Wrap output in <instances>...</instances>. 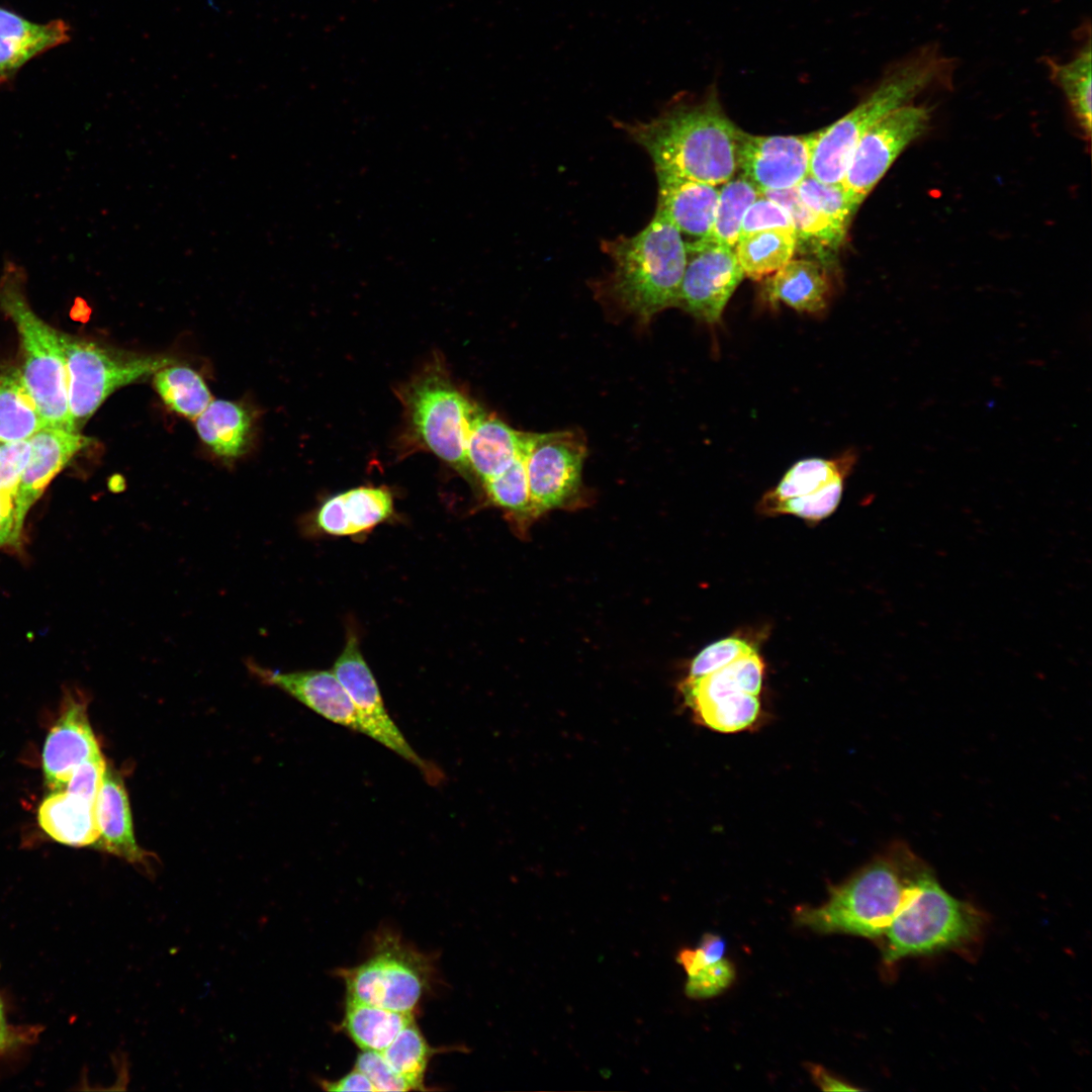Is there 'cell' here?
<instances>
[{"label":"cell","instance_id":"1","mask_svg":"<svg viewBox=\"0 0 1092 1092\" xmlns=\"http://www.w3.org/2000/svg\"><path fill=\"white\" fill-rule=\"evenodd\" d=\"M618 127L651 158L654 170L719 186L737 172L739 127L713 85L698 99H680L648 121Z\"/></svg>","mask_w":1092,"mask_h":1092},{"label":"cell","instance_id":"2","mask_svg":"<svg viewBox=\"0 0 1092 1092\" xmlns=\"http://www.w3.org/2000/svg\"><path fill=\"white\" fill-rule=\"evenodd\" d=\"M932 870L898 842L830 892L817 907H801L796 921L821 933L879 940L918 883Z\"/></svg>","mask_w":1092,"mask_h":1092},{"label":"cell","instance_id":"3","mask_svg":"<svg viewBox=\"0 0 1092 1092\" xmlns=\"http://www.w3.org/2000/svg\"><path fill=\"white\" fill-rule=\"evenodd\" d=\"M601 248L611 259L612 270L600 286L625 311L648 323L675 307L687 248L679 231L659 209L637 234L605 240Z\"/></svg>","mask_w":1092,"mask_h":1092},{"label":"cell","instance_id":"4","mask_svg":"<svg viewBox=\"0 0 1092 1092\" xmlns=\"http://www.w3.org/2000/svg\"><path fill=\"white\" fill-rule=\"evenodd\" d=\"M949 69L948 61L930 48L891 68L855 107L817 131L809 174L823 183L840 184L864 132L890 112L910 104L925 89L944 81Z\"/></svg>","mask_w":1092,"mask_h":1092},{"label":"cell","instance_id":"5","mask_svg":"<svg viewBox=\"0 0 1092 1092\" xmlns=\"http://www.w3.org/2000/svg\"><path fill=\"white\" fill-rule=\"evenodd\" d=\"M986 926V914L950 895L931 871L879 939L883 962L892 966L911 957L970 952L981 943Z\"/></svg>","mask_w":1092,"mask_h":1092},{"label":"cell","instance_id":"6","mask_svg":"<svg viewBox=\"0 0 1092 1092\" xmlns=\"http://www.w3.org/2000/svg\"><path fill=\"white\" fill-rule=\"evenodd\" d=\"M25 283L24 267L5 260L0 277V308L13 321L20 336L24 384L48 427L76 431L69 411L68 375L59 332L31 309Z\"/></svg>","mask_w":1092,"mask_h":1092},{"label":"cell","instance_id":"7","mask_svg":"<svg viewBox=\"0 0 1092 1092\" xmlns=\"http://www.w3.org/2000/svg\"><path fill=\"white\" fill-rule=\"evenodd\" d=\"M400 396L414 439L457 470L468 471L466 440L480 407L437 365L411 381Z\"/></svg>","mask_w":1092,"mask_h":1092},{"label":"cell","instance_id":"8","mask_svg":"<svg viewBox=\"0 0 1092 1092\" xmlns=\"http://www.w3.org/2000/svg\"><path fill=\"white\" fill-rule=\"evenodd\" d=\"M59 336L68 375L69 411L76 431L115 389L176 363L171 357L107 348L63 333Z\"/></svg>","mask_w":1092,"mask_h":1092},{"label":"cell","instance_id":"9","mask_svg":"<svg viewBox=\"0 0 1092 1092\" xmlns=\"http://www.w3.org/2000/svg\"><path fill=\"white\" fill-rule=\"evenodd\" d=\"M430 975L426 957L389 935L378 939L373 954L364 963L340 971L347 998L400 1012H413Z\"/></svg>","mask_w":1092,"mask_h":1092},{"label":"cell","instance_id":"10","mask_svg":"<svg viewBox=\"0 0 1092 1092\" xmlns=\"http://www.w3.org/2000/svg\"><path fill=\"white\" fill-rule=\"evenodd\" d=\"M929 110L904 105L876 122L858 140L841 186L857 210L862 201L906 149L928 126Z\"/></svg>","mask_w":1092,"mask_h":1092},{"label":"cell","instance_id":"11","mask_svg":"<svg viewBox=\"0 0 1092 1092\" xmlns=\"http://www.w3.org/2000/svg\"><path fill=\"white\" fill-rule=\"evenodd\" d=\"M585 455V444L574 432L531 433L527 475L535 518L566 507L579 494Z\"/></svg>","mask_w":1092,"mask_h":1092},{"label":"cell","instance_id":"12","mask_svg":"<svg viewBox=\"0 0 1092 1092\" xmlns=\"http://www.w3.org/2000/svg\"><path fill=\"white\" fill-rule=\"evenodd\" d=\"M685 243L687 264L675 307L706 324H718L744 277L735 251L706 240Z\"/></svg>","mask_w":1092,"mask_h":1092},{"label":"cell","instance_id":"13","mask_svg":"<svg viewBox=\"0 0 1092 1092\" xmlns=\"http://www.w3.org/2000/svg\"><path fill=\"white\" fill-rule=\"evenodd\" d=\"M356 710L360 732L418 766L429 778L434 768L417 754L384 707L375 677L366 663L354 634L334 663L333 670Z\"/></svg>","mask_w":1092,"mask_h":1092},{"label":"cell","instance_id":"14","mask_svg":"<svg viewBox=\"0 0 1092 1092\" xmlns=\"http://www.w3.org/2000/svg\"><path fill=\"white\" fill-rule=\"evenodd\" d=\"M816 133L755 135L738 128L737 171L759 192L795 188L809 174Z\"/></svg>","mask_w":1092,"mask_h":1092},{"label":"cell","instance_id":"15","mask_svg":"<svg viewBox=\"0 0 1092 1092\" xmlns=\"http://www.w3.org/2000/svg\"><path fill=\"white\" fill-rule=\"evenodd\" d=\"M100 753L86 702L81 697H70L43 744L41 759L47 786L51 791H62L76 766Z\"/></svg>","mask_w":1092,"mask_h":1092},{"label":"cell","instance_id":"16","mask_svg":"<svg viewBox=\"0 0 1092 1092\" xmlns=\"http://www.w3.org/2000/svg\"><path fill=\"white\" fill-rule=\"evenodd\" d=\"M248 667L265 684L284 691L326 719L360 732L352 701L333 671L279 672L255 662H249Z\"/></svg>","mask_w":1092,"mask_h":1092},{"label":"cell","instance_id":"17","mask_svg":"<svg viewBox=\"0 0 1092 1092\" xmlns=\"http://www.w3.org/2000/svg\"><path fill=\"white\" fill-rule=\"evenodd\" d=\"M29 442L30 457L15 496L16 516L21 528L30 507L70 460L90 444V439L76 431L47 427L35 433Z\"/></svg>","mask_w":1092,"mask_h":1092},{"label":"cell","instance_id":"18","mask_svg":"<svg viewBox=\"0 0 1092 1092\" xmlns=\"http://www.w3.org/2000/svg\"><path fill=\"white\" fill-rule=\"evenodd\" d=\"M70 38L63 19L37 23L0 6V88L9 87L28 62Z\"/></svg>","mask_w":1092,"mask_h":1092},{"label":"cell","instance_id":"19","mask_svg":"<svg viewBox=\"0 0 1092 1092\" xmlns=\"http://www.w3.org/2000/svg\"><path fill=\"white\" fill-rule=\"evenodd\" d=\"M659 209L691 241L706 240L712 230L719 189L715 185L655 170ZM689 241V242H691Z\"/></svg>","mask_w":1092,"mask_h":1092},{"label":"cell","instance_id":"20","mask_svg":"<svg viewBox=\"0 0 1092 1092\" xmlns=\"http://www.w3.org/2000/svg\"><path fill=\"white\" fill-rule=\"evenodd\" d=\"M99 839L95 847L133 864L148 867L153 853L142 848L134 837L127 792L121 776L106 766L96 800Z\"/></svg>","mask_w":1092,"mask_h":1092},{"label":"cell","instance_id":"21","mask_svg":"<svg viewBox=\"0 0 1092 1092\" xmlns=\"http://www.w3.org/2000/svg\"><path fill=\"white\" fill-rule=\"evenodd\" d=\"M531 433L517 431L481 407L475 415L466 440L469 471L482 481L505 471L527 449Z\"/></svg>","mask_w":1092,"mask_h":1092},{"label":"cell","instance_id":"22","mask_svg":"<svg viewBox=\"0 0 1092 1092\" xmlns=\"http://www.w3.org/2000/svg\"><path fill=\"white\" fill-rule=\"evenodd\" d=\"M393 513V499L385 487L359 486L337 493L320 507L315 526L335 536L367 532Z\"/></svg>","mask_w":1092,"mask_h":1092},{"label":"cell","instance_id":"23","mask_svg":"<svg viewBox=\"0 0 1092 1092\" xmlns=\"http://www.w3.org/2000/svg\"><path fill=\"white\" fill-rule=\"evenodd\" d=\"M761 291L772 305L784 303L799 312L819 313L827 307L831 281L824 263L791 259L764 278Z\"/></svg>","mask_w":1092,"mask_h":1092},{"label":"cell","instance_id":"24","mask_svg":"<svg viewBox=\"0 0 1092 1092\" xmlns=\"http://www.w3.org/2000/svg\"><path fill=\"white\" fill-rule=\"evenodd\" d=\"M40 828L54 840L70 846L96 845L99 827L96 801L66 791H51L38 807Z\"/></svg>","mask_w":1092,"mask_h":1092},{"label":"cell","instance_id":"25","mask_svg":"<svg viewBox=\"0 0 1092 1092\" xmlns=\"http://www.w3.org/2000/svg\"><path fill=\"white\" fill-rule=\"evenodd\" d=\"M763 669V662L754 651L711 673L687 677L679 690L690 708L741 693L759 696Z\"/></svg>","mask_w":1092,"mask_h":1092},{"label":"cell","instance_id":"26","mask_svg":"<svg viewBox=\"0 0 1092 1092\" xmlns=\"http://www.w3.org/2000/svg\"><path fill=\"white\" fill-rule=\"evenodd\" d=\"M252 429L250 413L229 400H212L196 419L201 440L219 457L232 459L246 450Z\"/></svg>","mask_w":1092,"mask_h":1092},{"label":"cell","instance_id":"27","mask_svg":"<svg viewBox=\"0 0 1092 1092\" xmlns=\"http://www.w3.org/2000/svg\"><path fill=\"white\" fill-rule=\"evenodd\" d=\"M760 193L783 206L790 214L797 238V249L802 246L803 249L812 251L819 257L818 260L826 265L827 258L843 243L846 232L807 206L799 197L796 187L764 190Z\"/></svg>","mask_w":1092,"mask_h":1092},{"label":"cell","instance_id":"28","mask_svg":"<svg viewBox=\"0 0 1092 1092\" xmlns=\"http://www.w3.org/2000/svg\"><path fill=\"white\" fill-rule=\"evenodd\" d=\"M414 1021L413 1012H400L347 998L342 1027L362 1050L382 1052Z\"/></svg>","mask_w":1092,"mask_h":1092},{"label":"cell","instance_id":"29","mask_svg":"<svg viewBox=\"0 0 1092 1092\" xmlns=\"http://www.w3.org/2000/svg\"><path fill=\"white\" fill-rule=\"evenodd\" d=\"M47 427L21 372L15 369L1 372L0 442L28 440Z\"/></svg>","mask_w":1092,"mask_h":1092},{"label":"cell","instance_id":"30","mask_svg":"<svg viewBox=\"0 0 1092 1092\" xmlns=\"http://www.w3.org/2000/svg\"><path fill=\"white\" fill-rule=\"evenodd\" d=\"M734 251L744 276L762 280L793 258L797 238L784 230L754 232L740 237Z\"/></svg>","mask_w":1092,"mask_h":1092},{"label":"cell","instance_id":"31","mask_svg":"<svg viewBox=\"0 0 1092 1092\" xmlns=\"http://www.w3.org/2000/svg\"><path fill=\"white\" fill-rule=\"evenodd\" d=\"M154 385L169 408L192 420L212 401L201 376L187 366L174 363L161 368L154 374Z\"/></svg>","mask_w":1092,"mask_h":1092},{"label":"cell","instance_id":"32","mask_svg":"<svg viewBox=\"0 0 1092 1092\" xmlns=\"http://www.w3.org/2000/svg\"><path fill=\"white\" fill-rule=\"evenodd\" d=\"M757 187L739 173L719 189L713 226L706 241L735 248L747 208L759 196Z\"/></svg>","mask_w":1092,"mask_h":1092},{"label":"cell","instance_id":"33","mask_svg":"<svg viewBox=\"0 0 1092 1092\" xmlns=\"http://www.w3.org/2000/svg\"><path fill=\"white\" fill-rule=\"evenodd\" d=\"M529 445L530 441L527 449L505 471L483 482L488 502L505 510L522 529L536 519L527 475Z\"/></svg>","mask_w":1092,"mask_h":1092},{"label":"cell","instance_id":"34","mask_svg":"<svg viewBox=\"0 0 1092 1092\" xmlns=\"http://www.w3.org/2000/svg\"><path fill=\"white\" fill-rule=\"evenodd\" d=\"M846 460L807 458L796 462L783 476L778 485L765 493L760 506L781 499L816 492L833 480L844 477L850 464Z\"/></svg>","mask_w":1092,"mask_h":1092},{"label":"cell","instance_id":"35","mask_svg":"<svg viewBox=\"0 0 1092 1092\" xmlns=\"http://www.w3.org/2000/svg\"><path fill=\"white\" fill-rule=\"evenodd\" d=\"M1091 46L1067 63L1049 60L1053 80L1067 98L1068 104L1087 138L1091 133Z\"/></svg>","mask_w":1092,"mask_h":1092},{"label":"cell","instance_id":"36","mask_svg":"<svg viewBox=\"0 0 1092 1092\" xmlns=\"http://www.w3.org/2000/svg\"><path fill=\"white\" fill-rule=\"evenodd\" d=\"M389 1066L411 1086L422 1090L429 1060L434 1053L415 1020L402 1028L380 1052Z\"/></svg>","mask_w":1092,"mask_h":1092},{"label":"cell","instance_id":"37","mask_svg":"<svg viewBox=\"0 0 1092 1092\" xmlns=\"http://www.w3.org/2000/svg\"><path fill=\"white\" fill-rule=\"evenodd\" d=\"M703 726L722 733H733L752 726L760 714L758 696L742 693L706 702L691 708Z\"/></svg>","mask_w":1092,"mask_h":1092},{"label":"cell","instance_id":"38","mask_svg":"<svg viewBox=\"0 0 1092 1092\" xmlns=\"http://www.w3.org/2000/svg\"><path fill=\"white\" fill-rule=\"evenodd\" d=\"M796 190L807 206L847 233L856 209L850 203L841 184L823 183L808 174L796 186Z\"/></svg>","mask_w":1092,"mask_h":1092},{"label":"cell","instance_id":"39","mask_svg":"<svg viewBox=\"0 0 1092 1092\" xmlns=\"http://www.w3.org/2000/svg\"><path fill=\"white\" fill-rule=\"evenodd\" d=\"M843 478L840 477L822 489L801 496L789 497L760 506L767 515H793L810 522H818L830 516L841 499Z\"/></svg>","mask_w":1092,"mask_h":1092},{"label":"cell","instance_id":"40","mask_svg":"<svg viewBox=\"0 0 1092 1092\" xmlns=\"http://www.w3.org/2000/svg\"><path fill=\"white\" fill-rule=\"evenodd\" d=\"M754 651V647L741 638L729 637L716 641L692 660L688 677L711 673Z\"/></svg>","mask_w":1092,"mask_h":1092},{"label":"cell","instance_id":"41","mask_svg":"<svg viewBox=\"0 0 1092 1092\" xmlns=\"http://www.w3.org/2000/svg\"><path fill=\"white\" fill-rule=\"evenodd\" d=\"M765 230H784L795 234L793 221L787 210L760 193L744 214L739 238Z\"/></svg>","mask_w":1092,"mask_h":1092},{"label":"cell","instance_id":"42","mask_svg":"<svg viewBox=\"0 0 1092 1092\" xmlns=\"http://www.w3.org/2000/svg\"><path fill=\"white\" fill-rule=\"evenodd\" d=\"M735 979L734 966L726 959L706 966L688 976L686 994L694 999H707L726 990Z\"/></svg>","mask_w":1092,"mask_h":1092},{"label":"cell","instance_id":"43","mask_svg":"<svg viewBox=\"0 0 1092 1092\" xmlns=\"http://www.w3.org/2000/svg\"><path fill=\"white\" fill-rule=\"evenodd\" d=\"M28 440L0 442V495L15 500L22 473L30 457Z\"/></svg>","mask_w":1092,"mask_h":1092},{"label":"cell","instance_id":"44","mask_svg":"<svg viewBox=\"0 0 1092 1092\" xmlns=\"http://www.w3.org/2000/svg\"><path fill=\"white\" fill-rule=\"evenodd\" d=\"M355 1068L363 1072L376 1091H410L407 1082L387 1063L380 1052L365 1050L357 1057Z\"/></svg>","mask_w":1092,"mask_h":1092},{"label":"cell","instance_id":"45","mask_svg":"<svg viewBox=\"0 0 1092 1092\" xmlns=\"http://www.w3.org/2000/svg\"><path fill=\"white\" fill-rule=\"evenodd\" d=\"M106 766L102 753L84 761L73 769L62 791L96 801Z\"/></svg>","mask_w":1092,"mask_h":1092},{"label":"cell","instance_id":"46","mask_svg":"<svg viewBox=\"0 0 1092 1092\" xmlns=\"http://www.w3.org/2000/svg\"><path fill=\"white\" fill-rule=\"evenodd\" d=\"M725 949L726 941L724 938L714 933H706L697 948L681 950L678 953L677 961L689 976L722 960Z\"/></svg>","mask_w":1092,"mask_h":1092},{"label":"cell","instance_id":"47","mask_svg":"<svg viewBox=\"0 0 1092 1092\" xmlns=\"http://www.w3.org/2000/svg\"><path fill=\"white\" fill-rule=\"evenodd\" d=\"M15 500L0 495V547L16 544L21 534Z\"/></svg>","mask_w":1092,"mask_h":1092},{"label":"cell","instance_id":"48","mask_svg":"<svg viewBox=\"0 0 1092 1092\" xmlns=\"http://www.w3.org/2000/svg\"><path fill=\"white\" fill-rule=\"evenodd\" d=\"M323 1087L327 1091H376L369 1078L356 1068L337 1081L323 1082Z\"/></svg>","mask_w":1092,"mask_h":1092},{"label":"cell","instance_id":"49","mask_svg":"<svg viewBox=\"0 0 1092 1092\" xmlns=\"http://www.w3.org/2000/svg\"><path fill=\"white\" fill-rule=\"evenodd\" d=\"M810 1074L814 1082L825 1091H856L858 1088L851 1086L846 1081L833 1075L819 1065H810Z\"/></svg>","mask_w":1092,"mask_h":1092},{"label":"cell","instance_id":"50","mask_svg":"<svg viewBox=\"0 0 1092 1092\" xmlns=\"http://www.w3.org/2000/svg\"><path fill=\"white\" fill-rule=\"evenodd\" d=\"M23 1033L8 1024L0 999V1054L7 1052L22 1041Z\"/></svg>","mask_w":1092,"mask_h":1092},{"label":"cell","instance_id":"51","mask_svg":"<svg viewBox=\"0 0 1092 1092\" xmlns=\"http://www.w3.org/2000/svg\"><path fill=\"white\" fill-rule=\"evenodd\" d=\"M110 485H113L112 490H114V491L122 490L123 487H124L123 478L121 476L113 477L112 478V483H110Z\"/></svg>","mask_w":1092,"mask_h":1092}]
</instances>
